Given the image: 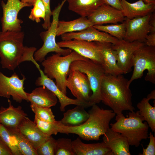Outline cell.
<instances>
[{
	"instance_id": "cell-1",
	"label": "cell",
	"mask_w": 155,
	"mask_h": 155,
	"mask_svg": "<svg viewBox=\"0 0 155 155\" xmlns=\"http://www.w3.org/2000/svg\"><path fill=\"white\" fill-rule=\"evenodd\" d=\"M128 80L122 74H105L102 80L100 92L101 101L118 115L123 111L133 112L132 94Z\"/></svg>"
},
{
	"instance_id": "cell-2",
	"label": "cell",
	"mask_w": 155,
	"mask_h": 155,
	"mask_svg": "<svg viewBox=\"0 0 155 155\" xmlns=\"http://www.w3.org/2000/svg\"><path fill=\"white\" fill-rule=\"evenodd\" d=\"M22 31L0 32V63L3 69L14 71L22 63L29 61L36 48L24 46Z\"/></svg>"
},
{
	"instance_id": "cell-3",
	"label": "cell",
	"mask_w": 155,
	"mask_h": 155,
	"mask_svg": "<svg viewBox=\"0 0 155 155\" xmlns=\"http://www.w3.org/2000/svg\"><path fill=\"white\" fill-rule=\"evenodd\" d=\"M88 112L89 115L88 119L80 125L66 126L59 121L58 132L76 134L80 138L86 141L99 140L100 137L109 128V123L116 114L112 110L101 108L96 104L93 105Z\"/></svg>"
},
{
	"instance_id": "cell-4",
	"label": "cell",
	"mask_w": 155,
	"mask_h": 155,
	"mask_svg": "<svg viewBox=\"0 0 155 155\" xmlns=\"http://www.w3.org/2000/svg\"><path fill=\"white\" fill-rule=\"evenodd\" d=\"M116 122L110 124L111 129L120 133L127 139L129 145L138 147L143 140L148 137L149 126L139 111L130 112L125 117L121 113L117 115Z\"/></svg>"
},
{
	"instance_id": "cell-5",
	"label": "cell",
	"mask_w": 155,
	"mask_h": 155,
	"mask_svg": "<svg viewBox=\"0 0 155 155\" xmlns=\"http://www.w3.org/2000/svg\"><path fill=\"white\" fill-rule=\"evenodd\" d=\"M56 53L48 57L41 62L43 72L49 78L55 79V84L59 89L67 94L66 82L70 71V66L74 61L88 59L73 51L67 55L61 56Z\"/></svg>"
},
{
	"instance_id": "cell-6",
	"label": "cell",
	"mask_w": 155,
	"mask_h": 155,
	"mask_svg": "<svg viewBox=\"0 0 155 155\" xmlns=\"http://www.w3.org/2000/svg\"><path fill=\"white\" fill-rule=\"evenodd\" d=\"M67 0H63L52 11L53 20L50 27L46 31L41 32L40 36L43 42L42 46L36 50L34 57L36 61L42 62L49 53L55 52L64 56L70 53L72 51L69 49H64L60 47L56 42L57 29L59 14L64 4Z\"/></svg>"
},
{
	"instance_id": "cell-7",
	"label": "cell",
	"mask_w": 155,
	"mask_h": 155,
	"mask_svg": "<svg viewBox=\"0 0 155 155\" xmlns=\"http://www.w3.org/2000/svg\"><path fill=\"white\" fill-rule=\"evenodd\" d=\"M133 63L134 69L129 85L134 80L141 78L146 70L148 72L145 80L155 84V46L145 44L141 47L134 53Z\"/></svg>"
},
{
	"instance_id": "cell-8",
	"label": "cell",
	"mask_w": 155,
	"mask_h": 155,
	"mask_svg": "<svg viewBox=\"0 0 155 155\" xmlns=\"http://www.w3.org/2000/svg\"><path fill=\"white\" fill-rule=\"evenodd\" d=\"M70 70H76L85 73L90 82L92 92L89 102L92 105L101 101L100 86L102 79L105 74L102 65L87 59L79 60L72 62Z\"/></svg>"
},
{
	"instance_id": "cell-9",
	"label": "cell",
	"mask_w": 155,
	"mask_h": 155,
	"mask_svg": "<svg viewBox=\"0 0 155 155\" xmlns=\"http://www.w3.org/2000/svg\"><path fill=\"white\" fill-rule=\"evenodd\" d=\"M7 0L6 3L3 1L1 3L3 9V16L1 19L2 31H21V24L23 21L18 18V13L24 7L32 5L20 0Z\"/></svg>"
},
{
	"instance_id": "cell-10",
	"label": "cell",
	"mask_w": 155,
	"mask_h": 155,
	"mask_svg": "<svg viewBox=\"0 0 155 155\" xmlns=\"http://www.w3.org/2000/svg\"><path fill=\"white\" fill-rule=\"evenodd\" d=\"M26 79L24 75L22 79H20L16 73L7 77L0 71V96L7 99L11 97L18 103L24 100L28 102L24 87Z\"/></svg>"
},
{
	"instance_id": "cell-11",
	"label": "cell",
	"mask_w": 155,
	"mask_h": 155,
	"mask_svg": "<svg viewBox=\"0 0 155 155\" xmlns=\"http://www.w3.org/2000/svg\"><path fill=\"white\" fill-rule=\"evenodd\" d=\"M145 44L144 43L138 41L130 42L123 39L118 40L116 43L112 44V47L117 53V65L123 74L132 71L133 54Z\"/></svg>"
},
{
	"instance_id": "cell-12",
	"label": "cell",
	"mask_w": 155,
	"mask_h": 155,
	"mask_svg": "<svg viewBox=\"0 0 155 155\" xmlns=\"http://www.w3.org/2000/svg\"><path fill=\"white\" fill-rule=\"evenodd\" d=\"M33 63L39 70L40 75V76L36 80L35 85L37 86H44L55 94L60 103V108L61 111H64L65 107L71 104L82 105L86 108L92 106L89 102H84L77 98L73 99L68 97L59 89L53 80L49 78L46 75L37 61H34Z\"/></svg>"
},
{
	"instance_id": "cell-13",
	"label": "cell",
	"mask_w": 155,
	"mask_h": 155,
	"mask_svg": "<svg viewBox=\"0 0 155 155\" xmlns=\"http://www.w3.org/2000/svg\"><path fill=\"white\" fill-rule=\"evenodd\" d=\"M61 48H67L79 55L102 65V59L96 41H88L73 39L57 42Z\"/></svg>"
},
{
	"instance_id": "cell-14",
	"label": "cell",
	"mask_w": 155,
	"mask_h": 155,
	"mask_svg": "<svg viewBox=\"0 0 155 155\" xmlns=\"http://www.w3.org/2000/svg\"><path fill=\"white\" fill-rule=\"evenodd\" d=\"M151 14L131 19L126 18V31L123 39L130 42L138 41L145 43L146 36L150 33Z\"/></svg>"
},
{
	"instance_id": "cell-15",
	"label": "cell",
	"mask_w": 155,
	"mask_h": 155,
	"mask_svg": "<svg viewBox=\"0 0 155 155\" xmlns=\"http://www.w3.org/2000/svg\"><path fill=\"white\" fill-rule=\"evenodd\" d=\"M63 41L73 39L88 41L104 42L116 43L118 40L116 38L108 33L100 31L93 26L77 32L65 33L61 35Z\"/></svg>"
},
{
	"instance_id": "cell-16",
	"label": "cell",
	"mask_w": 155,
	"mask_h": 155,
	"mask_svg": "<svg viewBox=\"0 0 155 155\" xmlns=\"http://www.w3.org/2000/svg\"><path fill=\"white\" fill-rule=\"evenodd\" d=\"M87 18L94 25H102L107 23L117 24L125 20L121 10L104 4L88 16Z\"/></svg>"
},
{
	"instance_id": "cell-17",
	"label": "cell",
	"mask_w": 155,
	"mask_h": 155,
	"mask_svg": "<svg viewBox=\"0 0 155 155\" xmlns=\"http://www.w3.org/2000/svg\"><path fill=\"white\" fill-rule=\"evenodd\" d=\"M96 42L102 55V65L105 74L113 75L123 74L117 65V53L112 47V44L107 42Z\"/></svg>"
},
{
	"instance_id": "cell-18",
	"label": "cell",
	"mask_w": 155,
	"mask_h": 155,
	"mask_svg": "<svg viewBox=\"0 0 155 155\" xmlns=\"http://www.w3.org/2000/svg\"><path fill=\"white\" fill-rule=\"evenodd\" d=\"M121 10L123 16L131 19L144 17L155 11V2L146 3L143 0L130 3L126 0H121Z\"/></svg>"
},
{
	"instance_id": "cell-19",
	"label": "cell",
	"mask_w": 155,
	"mask_h": 155,
	"mask_svg": "<svg viewBox=\"0 0 155 155\" xmlns=\"http://www.w3.org/2000/svg\"><path fill=\"white\" fill-rule=\"evenodd\" d=\"M103 135V142L113 155H131L128 140L121 134L109 128Z\"/></svg>"
},
{
	"instance_id": "cell-20",
	"label": "cell",
	"mask_w": 155,
	"mask_h": 155,
	"mask_svg": "<svg viewBox=\"0 0 155 155\" xmlns=\"http://www.w3.org/2000/svg\"><path fill=\"white\" fill-rule=\"evenodd\" d=\"M18 129L36 150L51 136L43 133L28 117L23 120Z\"/></svg>"
},
{
	"instance_id": "cell-21",
	"label": "cell",
	"mask_w": 155,
	"mask_h": 155,
	"mask_svg": "<svg viewBox=\"0 0 155 155\" xmlns=\"http://www.w3.org/2000/svg\"><path fill=\"white\" fill-rule=\"evenodd\" d=\"M27 116L21 106L14 107L9 102L7 108H0V122L8 129H18L23 120Z\"/></svg>"
},
{
	"instance_id": "cell-22",
	"label": "cell",
	"mask_w": 155,
	"mask_h": 155,
	"mask_svg": "<svg viewBox=\"0 0 155 155\" xmlns=\"http://www.w3.org/2000/svg\"><path fill=\"white\" fill-rule=\"evenodd\" d=\"M28 102L30 104L42 108H50L55 106L57 98L51 91L44 86L36 88L30 93L26 92Z\"/></svg>"
},
{
	"instance_id": "cell-23",
	"label": "cell",
	"mask_w": 155,
	"mask_h": 155,
	"mask_svg": "<svg viewBox=\"0 0 155 155\" xmlns=\"http://www.w3.org/2000/svg\"><path fill=\"white\" fill-rule=\"evenodd\" d=\"M75 155H113L111 149L102 141L96 143L86 144L77 137L72 141Z\"/></svg>"
},
{
	"instance_id": "cell-24",
	"label": "cell",
	"mask_w": 155,
	"mask_h": 155,
	"mask_svg": "<svg viewBox=\"0 0 155 155\" xmlns=\"http://www.w3.org/2000/svg\"><path fill=\"white\" fill-rule=\"evenodd\" d=\"M69 9L80 15L87 17L98 7L105 3L104 0H67Z\"/></svg>"
},
{
	"instance_id": "cell-25",
	"label": "cell",
	"mask_w": 155,
	"mask_h": 155,
	"mask_svg": "<svg viewBox=\"0 0 155 155\" xmlns=\"http://www.w3.org/2000/svg\"><path fill=\"white\" fill-rule=\"evenodd\" d=\"M82 105H77L74 108L69 109L64 113L63 118L60 121L63 125L68 127L80 125L85 122L89 115Z\"/></svg>"
},
{
	"instance_id": "cell-26",
	"label": "cell",
	"mask_w": 155,
	"mask_h": 155,
	"mask_svg": "<svg viewBox=\"0 0 155 155\" xmlns=\"http://www.w3.org/2000/svg\"><path fill=\"white\" fill-rule=\"evenodd\" d=\"M94 25L93 23L85 17H81L68 21H59L57 36H60L66 33L80 31Z\"/></svg>"
},
{
	"instance_id": "cell-27",
	"label": "cell",
	"mask_w": 155,
	"mask_h": 155,
	"mask_svg": "<svg viewBox=\"0 0 155 155\" xmlns=\"http://www.w3.org/2000/svg\"><path fill=\"white\" fill-rule=\"evenodd\" d=\"M150 100L147 98H144L137 103V107L139 114L147 122L152 131L155 132V105L152 106L149 102Z\"/></svg>"
},
{
	"instance_id": "cell-28",
	"label": "cell",
	"mask_w": 155,
	"mask_h": 155,
	"mask_svg": "<svg viewBox=\"0 0 155 155\" xmlns=\"http://www.w3.org/2000/svg\"><path fill=\"white\" fill-rule=\"evenodd\" d=\"M7 129L15 137L21 155H37L36 149L18 129Z\"/></svg>"
},
{
	"instance_id": "cell-29",
	"label": "cell",
	"mask_w": 155,
	"mask_h": 155,
	"mask_svg": "<svg viewBox=\"0 0 155 155\" xmlns=\"http://www.w3.org/2000/svg\"><path fill=\"white\" fill-rule=\"evenodd\" d=\"M66 86L77 99L85 102L82 94L78 71L70 70L67 79Z\"/></svg>"
},
{
	"instance_id": "cell-30",
	"label": "cell",
	"mask_w": 155,
	"mask_h": 155,
	"mask_svg": "<svg viewBox=\"0 0 155 155\" xmlns=\"http://www.w3.org/2000/svg\"><path fill=\"white\" fill-rule=\"evenodd\" d=\"M93 26L98 30L106 32L119 40L124 39V38L126 31L125 20L120 24L94 25Z\"/></svg>"
},
{
	"instance_id": "cell-31",
	"label": "cell",
	"mask_w": 155,
	"mask_h": 155,
	"mask_svg": "<svg viewBox=\"0 0 155 155\" xmlns=\"http://www.w3.org/2000/svg\"><path fill=\"white\" fill-rule=\"evenodd\" d=\"M0 137L11 150L13 155H21L15 137L9 130L1 123L0 124Z\"/></svg>"
},
{
	"instance_id": "cell-32",
	"label": "cell",
	"mask_w": 155,
	"mask_h": 155,
	"mask_svg": "<svg viewBox=\"0 0 155 155\" xmlns=\"http://www.w3.org/2000/svg\"><path fill=\"white\" fill-rule=\"evenodd\" d=\"M75 155L72 141L68 138H59L56 140L54 155Z\"/></svg>"
},
{
	"instance_id": "cell-33",
	"label": "cell",
	"mask_w": 155,
	"mask_h": 155,
	"mask_svg": "<svg viewBox=\"0 0 155 155\" xmlns=\"http://www.w3.org/2000/svg\"><path fill=\"white\" fill-rule=\"evenodd\" d=\"M32 111L35 114V117L39 120L46 122L53 123L56 121L55 116L50 108H42L30 104Z\"/></svg>"
},
{
	"instance_id": "cell-34",
	"label": "cell",
	"mask_w": 155,
	"mask_h": 155,
	"mask_svg": "<svg viewBox=\"0 0 155 155\" xmlns=\"http://www.w3.org/2000/svg\"><path fill=\"white\" fill-rule=\"evenodd\" d=\"M31 9L29 18L37 23L40 22V19H45L46 9L44 5L41 0H35Z\"/></svg>"
},
{
	"instance_id": "cell-35",
	"label": "cell",
	"mask_w": 155,
	"mask_h": 155,
	"mask_svg": "<svg viewBox=\"0 0 155 155\" xmlns=\"http://www.w3.org/2000/svg\"><path fill=\"white\" fill-rule=\"evenodd\" d=\"M34 122L43 133L48 135H56L58 133V126L59 121H56L53 123L45 122L41 121L35 117Z\"/></svg>"
},
{
	"instance_id": "cell-36",
	"label": "cell",
	"mask_w": 155,
	"mask_h": 155,
	"mask_svg": "<svg viewBox=\"0 0 155 155\" xmlns=\"http://www.w3.org/2000/svg\"><path fill=\"white\" fill-rule=\"evenodd\" d=\"M56 140L51 136L36 150L37 155H54Z\"/></svg>"
},
{
	"instance_id": "cell-37",
	"label": "cell",
	"mask_w": 155,
	"mask_h": 155,
	"mask_svg": "<svg viewBox=\"0 0 155 155\" xmlns=\"http://www.w3.org/2000/svg\"><path fill=\"white\" fill-rule=\"evenodd\" d=\"M78 71L82 92L84 100L85 102H89L90 96V93L91 90L90 82L86 74L79 71Z\"/></svg>"
},
{
	"instance_id": "cell-38",
	"label": "cell",
	"mask_w": 155,
	"mask_h": 155,
	"mask_svg": "<svg viewBox=\"0 0 155 155\" xmlns=\"http://www.w3.org/2000/svg\"><path fill=\"white\" fill-rule=\"evenodd\" d=\"M45 8L46 15L44 23L42 24L43 28L45 30H47L50 27L51 22V17L52 15V11L51 9L50 6V0H41Z\"/></svg>"
},
{
	"instance_id": "cell-39",
	"label": "cell",
	"mask_w": 155,
	"mask_h": 155,
	"mask_svg": "<svg viewBox=\"0 0 155 155\" xmlns=\"http://www.w3.org/2000/svg\"><path fill=\"white\" fill-rule=\"evenodd\" d=\"M150 141L147 147L146 148L142 146L143 151L140 155H155V137L152 132L149 134Z\"/></svg>"
},
{
	"instance_id": "cell-40",
	"label": "cell",
	"mask_w": 155,
	"mask_h": 155,
	"mask_svg": "<svg viewBox=\"0 0 155 155\" xmlns=\"http://www.w3.org/2000/svg\"><path fill=\"white\" fill-rule=\"evenodd\" d=\"M0 155H13L9 148L0 137Z\"/></svg>"
},
{
	"instance_id": "cell-41",
	"label": "cell",
	"mask_w": 155,
	"mask_h": 155,
	"mask_svg": "<svg viewBox=\"0 0 155 155\" xmlns=\"http://www.w3.org/2000/svg\"><path fill=\"white\" fill-rule=\"evenodd\" d=\"M145 43L149 46H155V32H150L147 36Z\"/></svg>"
},
{
	"instance_id": "cell-42",
	"label": "cell",
	"mask_w": 155,
	"mask_h": 155,
	"mask_svg": "<svg viewBox=\"0 0 155 155\" xmlns=\"http://www.w3.org/2000/svg\"><path fill=\"white\" fill-rule=\"evenodd\" d=\"M121 0H104L105 4L109 5L116 9L121 10L122 8Z\"/></svg>"
},
{
	"instance_id": "cell-43",
	"label": "cell",
	"mask_w": 155,
	"mask_h": 155,
	"mask_svg": "<svg viewBox=\"0 0 155 155\" xmlns=\"http://www.w3.org/2000/svg\"><path fill=\"white\" fill-rule=\"evenodd\" d=\"M150 33L155 32V13L154 11L151 13L149 20Z\"/></svg>"
},
{
	"instance_id": "cell-44",
	"label": "cell",
	"mask_w": 155,
	"mask_h": 155,
	"mask_svg": "<svg viewBox=\"0 0 155 155\" xmlns=\"http://www.w3.org/2000/svg\"><path fill=\"white\" fill-rule=\"evenodd\" d=\"M147 98H148L150 100L155 99V90H154L152 91L149 94Z\"/></svg>"
},
{
	"instance_id": "cell-45",
	"label": "cell",
	"mask_w": 155,
	"mask_h": 155,
	"mask_svg": "<svg viewBox=\"0 0 155 155\" xmlns=\"http://www.w3.org/2000/svg\"><path fill=\"white\" fill-rule=\"evenodd\" d=\"M35 0H21V1L23 3L29 4L33 5Z\"/></svg>"
},
{
	"instance_id": "cell-46",
	"label": "cell",
	"mask_w": 155,
	"mask_h": 155,
	"mask_svg": "<svg viewBox=\"0 0 155 155\" xmlns=\"http://www.w3.org/2000/svg\"><path fill=\"white\" fill-rule=\"evenodd\" d=\"M146 3L155 2V0H143Z\"/></svg>"
},
{
	"instance_id": "cell-47",
	"label": "cell",
	"mask_w": 155,
	"mask_h": 155,
	"mask_svg": "<svg viewBox=\"0 0 155 155\" xmlns=\"http://www.w3.org/2000/svg\"><path fill=\"white\" fill-rule=\"evenodd\" d=\"M4 0V1H5V0Z\"/></svg>"
},
{
	"instance_id": "cell-48",
	"label": "cell",
	"mask_w": 155,
	"mask_h": 155,
	"mask_svg": "<svg viewBox=\"0 0 155 155\" xmlns=\"http://www.w3.org/2000/svg\"></svg>"
}]
</instances>
